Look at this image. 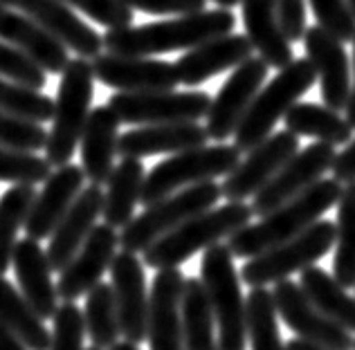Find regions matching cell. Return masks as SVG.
Instances as JSON below:
<instances>
[{
	"label": "cell",
	"instance_id": "cell-1",
	"mask_svg": "<svg viewBox=\"0 0 355 350\" xmlns=\"http://www.w3.org/2000/svg\"><path fill=\"white\" fill-rule=\"evenodd\" d=\"M234 25L236 18L232 9H200L171 21L108 30L104 34V48L106 52L128 54V57H155L175 50H191L209 39L234 32Z\"/></svg>",
	"mask_w": 355,
	"mask_h": 350
},
{
	"label": "cell",
	"instance_id": "cell-2",
	"mask_svg": "<svg viewBox=\"0 0 355 350\" xmlns=\"http://www.w3.org/2000/svg\"><path fill=\"white\" fill-rule=\"evenodd\" d=\"M340 193H342V182H338L335 178L317 180L313 187H308L299 196L284 202L282 207L266 214L261 218V223L257 225L248 223L239 232L232 234L227 238L230 252L236 259H252V256L266 252L270 247L291 241V238L302 234L313 223L322 220L326 211L338 205Z\"/></svg>",
	"mask_w": 355,
	"mask_h": 350
},
{
	"label": "cell",
	"instance_id": "cell-3",
	"mask_svg": "<svg viewBox=\"0 0 355 350\" xmlns=\"http://www.w3.org/2000/svg\"><path fill=\"white\" fill-rule=\"evenodd\" d=\"M254 211L248 202H227L218 209H207L184 220L182 225L171 229L169 234L157 238L153 245H148L144 254V265L153 270L164 267H178L189 261L200 250L220 243L223 238H230L241 227H245Z\"/></svg>",
	"mask_w": 355,
	"mask_h": 350
},
{
	"label": "cell",
	"instance_id": "cell-4",
	"mask_svg": "<svg viewBox=\"0 0 355 350\" xmlns=\"http://www.w3.org/2000/svg\"><path fill=\"white\" fill-rule=\"evenodd\" d=\"M95 95V70L83 57L70 59L61 72L59 92L54 99L52 128L45 144V158L52 167H63L72 160L90 117Z\"/></svg>",
	"mask_w": 355,
	"mask_h": 350
},
{
	"label": "cell",
	"instance_id": "cell-5",
	"mask_svg": "<svg viewBox=\"0 0 355 350\" xmlns=\"http://www.w3.org/2000/svg\"><path fill=\"white\" fill-rule=\"evenodd\" d=\"M317 84V72L308 59H293L268 81L266 88L257 92L254 101L248 108L245 117L234 133V146L241 153H248L272 135L275 126L286 117L299 99Z\"/></svg>",
	"mask_w": 355,
	"mask_h": 350
},
{
	"label": "cell",
	"instance_id": "cell-6",
	"mask_svg": "<svg viewBox=\"0 0 355 350\" xmlns=\"http://www.w3.org/2000/svg\"><path fill=\"white\" fill-rule=\"evenodd\" d=\"M200 281L207 290L214 319L218 326V350L248 348V312L241 294V276L234 267V254L227 245H211L202 254Z\"/></svg>",
	"mask_w": 355,
	"mask_h": 350
},
{
	"label": "cell",
	"instance_id": "cell-7",
	"mask_svg": "<svg viewBox=\"0 0 355 350\" xmlns=\"http://www.w3.org/2000/svg\"><path fill=\"white\" fill-rule=\"evenodd\" d=\"M241 162V151L234 144L216 146H198V149L173 153L171 158L162 160L160 164L148 171L142 187V202L144 207L153 205V202L162 200L171 193L180 191L191 184H200L207 180L225 178L236 169Z\"/></svg>",
	"mask_w": 355,
	"mask_h": 350
},
{
	"label": "cell",
	"instance_id": "cell-8",
	"mask_svg": "<svg viewBox=\"0 0 355 350\" xmlns=\"http://www.w3.org/2000/svg\"><path fill=\"white\" fill-rule=\"evenodd\" d=\"M220 198L223 189L214 180L191 184V187L175 191L171 196L148 205L139 216H133V220L126 227H121L119 247L133 254L144 252L148 245H153L157 238H162L178 225H182L184 220L193 218L200 211L216 207Z\"/></svg>",
	"mask_w": 355,
	"mask_h": 350
},
{
	"label": "cell",
	"instance_id": "cell-9",
	"mask_svg": "<svg viewBox=\"0 0 355 350\" xmlns=\"http://www.w3.org/2000/svg\"><path fill=\"white\" fill-rule=\"evenodd\" d=\"M335 247V223L331 220H317L302 234H297L291 241H284L270 250L261 252L248 259L241 270V281L250 288L277 283L288 279L295 272H302L306 267L315 265L320 259Z\"/></svg>",
	"mask_w": 355,
	"mask_h": 350
},
{
	"label": "cell",
	"instance_id": "cell-10",
	"mask_svg": "<svg viewBox=\"0 0 355 350\" xmlns=\"http://www.w3.org/2000/svg\"><path fill=\"white\" fill-rule=\"evenodd\" d=\"M121 124H169V122H198L207 117L211 97L202 90L175 92V90H151V92H115L108 99Z\"/></svg>",
	"mask_w": 355,
	"mask_h": 350
},
{
	"label": "cell",
	"instance_id": "cell-11",
	"mask_svg": "<svg viewBox=\"0 0 355 350\" xmlns=\"http://www.w3.org/2000/svg\"><path fill=\"white\" fill-rule=\"evenodd\" d=\"M335 155H338L335 146L326 142H315L306 146V149H299L275 173V178L252 196V211H254V216L263 218L270 211L282 207L284 202L299 196L308 187H313L317 180H322L326 171H331Z\"/></svg>",
	"mask_w": 355,
	"mask_h": 350
},
{
	"label": "cell",
	"instance_id": "cell-12",
	"mask_svg": "<svg viewBox=\"0 0 355 350\" xmlns=\"http://www.w3.org/2000/svg\"><path fill=\"white\" fill-rule=\"evenodd\" d=\"M268 68L270 66L261 57H250L232 70V75L220 86L218 95L211 99V106L207 110L205 128H207L209 140L225 142L234 137L241 119L245 117L257 92L266 84Z\"/></svg>",
	"mask_w": 355,
	"mask_h": 350
},
{
	"label": "cell",
	"instance_id": "cell-13",
	"mask_svg": "<svg viewBox=\"0 0 355 350\" xmlns=\"http://www.w3.org/2000/svg\"><path fill=\"white\" fill-rule=\"evenodd\" d=\"M272 297H275L279 317L284 319V324L291 328L299 339H306V342L320 344L333 350H353L355 339L351 337L349 330L326 317L324 312L306 297V292L302 290L299 283L291 279L277 281Z\"/></svg>",
	"mask_w": 355,
	"mask_h": 350
},
{
	"label": "cell",
	"instance_id": "cell-14",
	"mask_svg": "<svg viewBox=\"0 0 355 350\" xmlns=\"http://www.w3.org/2000/svg\"><path fill=\"white\" fill-rule=\"evenodd\" d=\"M299 151V135L291 133L288 128L277 131L263 142L257 144L254 149L245 153L236 169L225 175V182L220 184L223 198L230 202H245L259 189L275 178V173Z\"/></svg>",
	"mask_w": 355,
	"mask_h": 350
},
{
	"label": "cell",
	"instance_id": "cell-15",
	"mask_svg": "<svg viewBox=\"0 0 355 350\" xmlns=\"http://www.w3.org/2000/svg\"><path fill=\"white\" fill-rule=\"evenodd\" d=\"M95 79L117 92H151V90H175L178 81L175 63L128 57V54L101 52L92 59Z\"/></svg>",
	"mask_w": 355,
	"mask_h": 350
},
{
	"label": "cell",
	"instance_id": "cell-16",
	"mask_svg": "<svg viewBox=\"0 0 355 350\" xmlns=\"http://www.w3.org/2000/svg\"><path fill=\"white\" fill-rule=\"evenodd\" d=\"M110 279L117 301L119 330L124 342L142 344L148 328V294H146V276L144 263L137 254L121 250L110 263Z\"/></svg>",
	"mask_w": 355,
	"mask_h": 350
},
{
	"label": "cell",
	"instance_id": "cell-17",
	"mask_svg": "<svg viewBox=\"0 0 355 350\" xmlns=\"http://www.w3.org/2000/svg\"><path fill=\"white\" fill-rule=\"evenodd\" d=\"M0 3L30 16L36 25H41L77 57L95 59L104 50V36L97 34L86 21H81L63 0H0Z\"/></svg>",
	"mask_w": 355,
	"mask_h": 350
},
{
	"label": "cell",
	"instance_id": "cell-18",
	"mask_svg": "<svg viewBox=\"0 0 355 350\" xmlns=\"http://www.w3.org/2000/svg\"><path fill=\"white\" fill-rule=\"evenodd\" d=\"M184 274L178 267L157 270L148 294L146 339L151 350H184L182 292Z\"/></svg>",
	"mask_w": 355,
	"mask_h": 350
},
{
	"label": "cell",
	"instance_id": "cell-19",
	"mask_svg": "<svg viewBox=\"0 0 355 350\" xmlns=\"http://www.w3.org/2000/svg\"><path fill=\"white\" fill-rule=\"evenodd\" d=\"M302 41L306 59L313 63L317 77H320L324 104L333 110H344L349 104L353 86L351 61L347 50H344V43L317 23L306 27Z\"/></svg>",
	"mask_w": 355,
	"mask_h": 350
},
{
	"label": "cell",
	"instance_id": "cell-20",
	"mask_svg": "<svg viewBox=\"0 0 355 350\" xmlns=\"http://www.w3.org/2000/svg\"><path fill=\"white\" fill-rule=\"evenodd\" d=\"M119 247V234L110 225H95V229L81 245V250L74 254V259L63 267L59 276V299L77 301L83 294H88L110 270Z\"/></svg>",
	"mask_w": 355,
	"mask_h": 350
},
{
	"label": "cell",
	"instance_id": "cell-21",
	"mask_svg": "<svg viewBox=\"0 0 355 350\" xmlns=\"http://www.w3.org/2000/svg\"><path fill=\"white\" fill-rule=\"evenodd\" d=\"M254 48L248 39V34H223L216 39H209L196 48L187 50L180 59L175 61L178 81L184 86H200L220 72L234 70L243 61H248Z\"/></svg>",
	"mask_w": 355,
	"mask_h": 350
},
{
	"label": "cell",
	"instance_id": "cell-22",
	"mask_svg": "<svg viewBox=\"0 0 355 350\" xmlns=\"http://www.w3.org/2000/svg\"><path fill=\"white\" fill-rule=\"evenodd\" d=\"M83 182H86V173L77 164L68 162L63 167H57V171L50 173V178L43 182L41 193H36L23 227L25 234L34 241L50 238L65 211L72 207V202L81 193Z\"/></svg>",
	"mask_w": 355,
	"mask_h": 350
},
{
	"label": "cell",
	"instance_id": "cell-23",
	"mask_svg": "<svg viewBox=\"0 0 355 350\" xmlns=\"http://www.w3.org/2000/svg\"><path fill=\"white\" fill-rule=\"evenodd\" d=\"M209 140L207 128L198 122L144 124L119 135L117 153L121 158H148L160 153H180L205 146Z\"/></svg>",
	"mask_w": 355,
	"mask_h": 350
},
{
	"label": "cell",
	"instance_id": "cell-24",
	"mask_svg": "<svg viewBox=\"0 0 355 350\" xmlns=\"http://www.w3.org/2000/svg\"><path fill=\"white\" fill-rule=\"evenodd\" d=\"M101 207H104V191L99 184H90V187L81 189L77 200L65 211V216L59 220L57 229L50 236L48 259L54 272H61L74 259V254L81 250V245L86 243V238L97 225Z\"/></svg>",
	"mask_w": 355,
	"mask_h": 350
},
{
	"label": "cell",
	"instance_id": "cell-25",
	"mask_svg": "<svg viewBox=\"0 0 355 350\" xmlns=\"http://www.w3.org/2000/svg\"><path fill=\"white\" fill-rule=\"evenodd\" d=\"M12 267L23 297L32 303V308L39 312L43 321L52 319L54 312L59 310V292L57 285L52 283L54 270L50 265L48 252L41 250L39 241L27 236L14 247Z\"/></svg>",
	"mask_w": 355,
	"mask_h": 350
},
{
	"label": "cell",
	"instance_id": "cell-26",
	"mask_svg": "<svg viewBox=\"0 0 355 350\" xmlns=\"http://www.w3.org/2000/svg\"><path fill=\"white\" fill-rule=\"evenodd\" d=\"M119 117L115 110L106 106H97L90 110L81 135V169L90 184H106L115 169V155L119 144Z\"/></svg>",
	"mask_w": 355,
	"mask_h": 350
},
{
	"label": "cell",
	"instance_id": "cell-27",
	"mask_svg": "<svg viewBox=\"0 0 355 350\" xmlns=\"http://www.w3.org/2000/svg\"><path fill=\"white\" fill-rule=\"evenodd\" d=\"M0 41L27 52L48 75H61L70 61L68 48L61 41L36 25L30 16L23 12L18 14L3 3H0Z\"/></svg>",
	"mask_w": 355,
	"mask_h": 350
},
{
	"label": "cell",
	"instance_id": "cell-28",
	"mask_svg": "<svg viewBox=\"0 0 355 350\" xmlns=\"http://www.w3.org/2000/svg\"><path fill=\"white\" fill-rule=\"evenodd\" d=\"M241 14L252 48L270 68L282 70L295 59L293 45L279 23L275 0H241Z\"/></svg>",
	"mask_w": 355,
	"mask_h": 350
},
{
	"label": "cell",
	"instance_id": "cell-29",
	"mask_svg": "<svg viewBox=\"0 0 355 350\" xmlns=\"http://www.w3.org/2000/svg\"><path fill=\"white\" fill-rule=\"evenodd\" d=\"M144 178L146 171L142 160L121 158V162L115 164L106 182L108 191L104 193V207H101V218L106 225L121 229L133 220L135 207L142 198Z\"/></svg>",
	"mask_w": 355,
	"mask_h": 350
},
{
	"label": "cell",
	"instance_id": "cell-30",
	"mask_svg": "<svg viewBox=\"0 0 355 350\" xmlns=\"http://www.w3.org/2000/svg\"><path fill=\"white\" fill-rule=\"evenodd\" d=\"M0 324L27 350H50L52 335L43 326L39 312L5 276H0Z\"/></svg>",
	"mask_w": 355,
	"mask_h": 350
},
{
	"label": "cell",
	"instance_id": "cell-31",
	"mask_svg": "<svg viewBox=\"0 0 355 350\" xmlns=\"http://www.w3.org/2000/svg\"><path fill=\"white\" fill-rule=\"evenodd\" d=\"M284 124L291 133L302 137H313L317 142H326L333 146L349 144L353 140L355 128L347 117L340 115V110L320 104H297L288 110Z\"/></svg>",
	"mask_w": 355,
	"mask_h": 350
},
{
	"label": "cell",
	"instance_id": "cell-32",
	"mask_svg": "<svg viewBox=\"0 0 355 350\" xmlns=\"http://www.w3.org/2000/svg\"><path fill=\"white\" fill-rule=\"evenodd\" d=\"M302 279L299 285L306 292V297L311 299L317 308L329 319H333L335 324H340L342 328H347L349 333H355V297L347 292V288L331 276L329 272H324L322 267H306L299 272Z\"/></svg>",
	"mask_w": 355,
	"mask_h": 350
},
{
	"label": "cell",
	"instance_id": "cell-33",
	"mask_svg": "<svg viewBox=\"0 0 355 350\" xmlns=\"http://www.w3.org/2000/svg\"><path fill=\"white\" fill-rule=\"evenodd\" d=\"M211 303L200 279H187L182 292V337L184 350H218V339L214 333Z\"/></svg>",
	"mask_w": 355,
	"mask_h": 350
},
{
	"label": "cell",
	"instance_id": "cell-34",
	"mask_svg": "<svg viewBox=\"0 0 355 350\" xmlns=\"http://www.w3.org/2000/svg\"><path fill=\"white\" fill-rule=\"evenodd\" d=\"M333 276L344 288H355V182L342 187L335 223Z\"/></svg>",
	"mask_w": 355,
	"mask_h": 350
},
{
	"label": "cell",
	"instance_id": "cell-35",
	"mask_svg": "<svg viewBox=\"0 0 355 350\" xmlns=\"http://www.w3.org/2000/svg\"><path fill=\"white\" fill-rule=\"evenodd\" d=\"M83 321H86V335L90 342L99 348H110L117 344L121 337L119 330V315L113 285L97 283L86 297V310H83Z\"/></svg>",
	"mask_w": 355,
	"mask_h": 350
},
{
	"label": "cell",
	"instance_id": "cell-36",
	"mask_svg": "<svg viewBox=\"0 0 355 350\" xmlns=\"http://www.w3.org/2000/svg\"><path fill=\"white\" fill-rule=\"evenodd\" d=\"M248 312V339L252 350H286V344L279 335V312L275 306L272 292L261 288H252L245 299Z\"/></svg>",
	"mask_w": 355,
	"mask_h": 350
},
{
	"label": "cell",
	"instance_id": "cell-37",
	"mask_svg": "<svg viewBox=\"0 0 355 350\" xmlns=\"http://www.w3.org/2000/svg\"><path fill=\"white\" fill-rule=\"evenodd\" d=\"M34 198L36 191L32 184H14L0 198V276H5V272L12 267L14 247L18 243L16 234L18 229L25 227Z\"/></svg>",
	"mask_w": 355,
	"mask_h": 350
},
{
	"label": "cell",
	"instance_id": "cell-38",
	"mask_svg": "<svg viewBox=\"0 0 355 350\" xmlns=\"http://www.w3.org/2000/svg\"><path fill=\"white\" fill-rule=\"evenodd\" d=\"M0 110L45 124L54 117V99L41 90H32L0 77Z\"/></svg>",
	"mask_w": 355,
	"mask_h": 350
},
{
	"label": "cell",
	"instance_id": "cell-39",
	"mask_svg": "<svg viewBox=\"0 0 355 350\" xmlns=\"http://www.w3.org/2000/svg\"><path fill=\"white\" fill-rule=\"evenodd\" d=\"M52 164L32 151H18L0 144V182L12 184H43L50 178Z\"/></svg>",
	"mask_w": 355,
	"mask_h": 350
},
{
	"label": "cell",
	"instance_id": "cell-40",
	"mask_svg": "<svg viewBox=\"0 0 355 350\" xmlns=\"http://www.w3.org/2000/svg\"><path fill=\"white\" fill-rule=\"evenodd\" d=\"M0 77L32 90H43L48 86V72L27 52L5 41H0Z\"/></svg>",
	"mask_w": 355,
	"mask_h": 350
},
{
	"label": "cell",
	"instance_id": "cell-41",
	"mask_svg": "<svg viewBox=\"0 0 355 350\" xmlns=\"http://www.w3.org/2000/svg\"><path fill=\"white\" fill-rule=\"evenodd\" d=\"M0 144L18 151H43L48 144V131L32 119L0 110Z\"/></svg>",
	"mask_w": 355,
	"mask_h": 350
},
{
	"label": "cell",
	"instance_id": "cell-42",
	"mask_svg": "<svg viewBox=\"0 0 355 350\" xmlns=\"http://www.w3.org/2000/svg\"><path fill=\"white\" fill-rule=\"evenodd\" d=\"M52 319L54 330L50 350H83L86 321H83V312L74 306V301H63Z\"/></svg>",
	"mask_w": 355,
	"mask_h": 350
},
{
	"label": "cell",
	"instance_id": "cell-43",
	"mask_svg": "<svg viewBox=\"0 0 355 350\" xmlns=\"http://www.w3.org/2000/svg\"><path fill=\"white\" fill-rule=\"evenodd\" d=\"M317 18L326 32H331L342 43L353 41L355 36V14L349 0H308Z\"/></svg>",
	"mask_w": 355,
	"mask_h": 350
},
{
	"label": "cell",
	"instance_id": "cell-44",
	"mask_svg": "<svg viewBox=\"0 0 355 350\" xmlns=\"http://www.w3.org/2000/svg\"><path fill=\"white\" fill-rule=\"evenodd\" d=\"M70 7L79 9L86 14L90 21L108 27V30H117V27L133 25V9H130L124 0H63Z\"/></svg>",
	"mask_w": 355,
	"mask_h": 350
},
{
	"label": "cell",
	"instance_id": "cell-45",
	"mask_svg": "<svg viewBox=\"0 0 355 350\" xmlns=\"http://www.w3.org/2000/svg\"><path fill=\"white\" fill-rule=\"evenodd\" d=\"M277 16L288 41H302L306 32V0H275Z\"/></svg>",
	"mask_w": 355,
	"mask_h": 350
},
{
	"label": "cell",
	"instance_id": "cell-46",
	"mask_svg": "<svg viewBox=\"0 0 355 350\" xmlns=\"http://www.w3.org/2000/svg\"><path fill=\"white\" fill-rule=\"evenodd\" d=\"M130 9H139L144 14H155V16H182V14H193L200 12L207 5V0H124Z\"/></svg>",
	"mask_w": 355,
	"mask_h": 350
},
{
	"label": "cell",
	"instance_id": "cell-47",
	"mask_svg": "<svg viewBox=\"0 0 355 350\" xmlns=\"http://www.w3.org/2000/svg\"><path fill=\"white\" fill-rule=\"evenodd\" d=\"M331 171H333V178L342 184L355 182V140H351L349 146H344V149L335 155Z\"/></svg>",
	"mask_w": 355,
	"mask_h": 350
},
{
	"label": "cell",
	"instance_id": "cell-48",
	"mask_svg": "<svg viewBox=\"0 0 355 350\" xmlns=\"http://www.w3.org/2000/svg\"><path fill=\"white\" fill-rule=\"evenodd\" d=\"M0 350H27L9 330L0 324Z\"/></svg>",
	"mask_w": 355,
	"mask_h": 350
},
{
	"label": "cell",
	"instance_id": "cell-49",
	"mask_svg": "<svg viewBox=\"0 0 355 350\" xmlns=\"http://www.w3.org/2000/svg\"><path fill=\"white\" fill-rule=\"evenodd\" d=\"M347 119L351 126L355 128V36H353V86H351V95H349V104H347Z\"/></svg>",
	"mask_w": 355,
	"mask_h": 350
},
{
	"label": "cell",
	"instance_id": "cell-50",
	"mask_svg": "<svg viewBox=\"0 0 355 350\" xmlns=\"http://www.w3.org/2000/svg\"><path fill=\"white\" fill-rule=\"evenodd\" d=\"M286 350H333V348H326V346H320V344H313V342H306V339H291V342L286 344Z\"/></svg>",
	"mask_w": 355,
	"mask_h": 350
},
{
	"label": "cell",
	"instance_id": "cell-51",
	"mask_svg": "<svg viewBox=\"0 0 355 350\" xmlns=\"http://www.w3.org/2000/svg\"><path fill=\"white\" fill-rule=\"evenodd\" d=\"M108 350H139L137 344H130V342H117L115 346H110Z\"/></svg>",
	"mask_w": 355,
	"mask_h": 350
},
{
	"label": "cell",
	"instance_id": "cell-52",
	"mask_svg": "<svg viewBox=\"0 0 355 350\" xmlns=\"http://www.w3.org/2000/svg\"><path fill=\"white\" fill-rule=\"evenodd\" d=\"M211 3H216L218 7H225V9H232V7H236V5H241V0H211Z\"/></svg>",
	"mask_w": 355,
	"mask_h": 350
},
{
	"label": "cell",
	"instance_id": "cell-53",
	"mask_svg": "<svg viewBox=\"0 0 355 350\" xmlns=\"http://www.w3.org/2000/svg\"><path fill=\"white\" fill-rule=\"evenodd\" d=\"M88 350H104V348H99V346H95V344H92V346H90Z\"/></svg>",
	"mask_w": 355,
	"mask_h": 350
},
{
	"label": "cell",
	"instance_id": "cell-54",
	"mask_svg": "<svg viewBox=\"0 0 355 350\" xmlns=\"http://www.w3.org/2000/svg\"><path fill=\"white\" fill-rule=\"evenodd\" d=\"M349 5H351V9H353V14H355V0H349Z\"/></svg>",
	"mask_w": 355,
	"mask_h": 350
},
{
	"label": "cell",
	"instance_id": "cell-55",
	"mask_svg": "<svg viewBox=\"0 0 355 350\" xmlns=\"http://www.w3.org/2000/svg\"><path fill=\"white\" fill-rule=\"evenodd\" d=\"M353 350H355V344H353Z\"/></svg>",
	"mask_w": 355,
	"mask_h": 350
}]
</instances>
